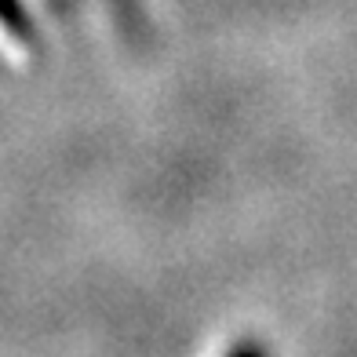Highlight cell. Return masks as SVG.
<instances>
[{"label": "cell", "mask_w": 357, "mask_h": 357, "mask_svg": "<svg viewBox=\"0 0 357 357\" xmlns=\"http://www.w3.org/2000/svg\"><path fill=\"white\" fill-rule=\"evenodd\" d=\"M0 26H4L8 33H15L19 40L33 37V26H29V19H26V11H22L19 0H0Z\"/></svg>", "instance_id": "1"}, {"label": "cell", "mask_w": 357, "mask_h": 357, "mask_svg": "<svg viewBox=\"0 0 357 357\" xmlns=\"http://www.w3.org/2000/svg\"><path fill=\"white\" fill-rule=\"evenodd\" d=\"M230 357H263V354H259L255 347H241V350H234Z\"/></svg>", "instance_id": "2"}]
</instances>
